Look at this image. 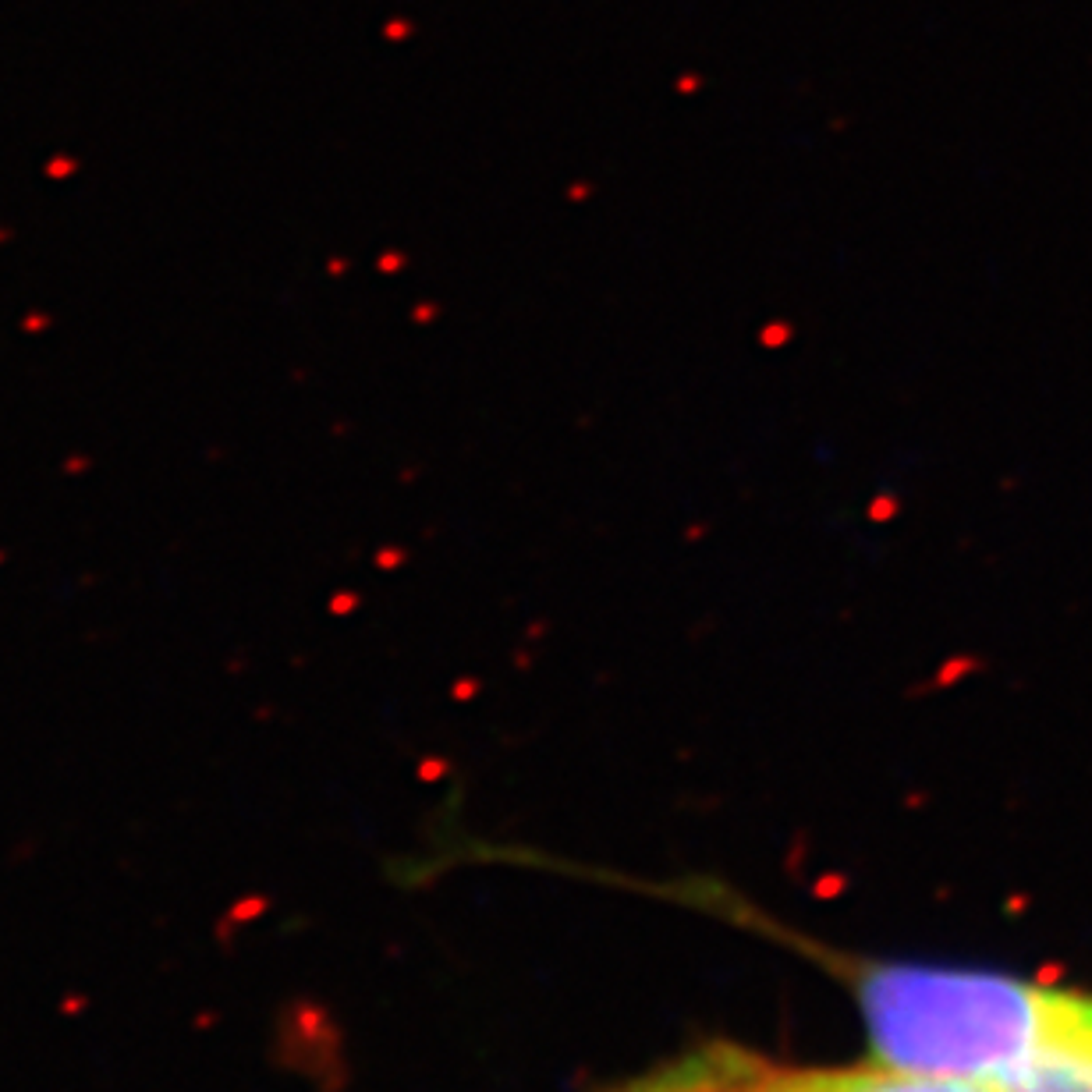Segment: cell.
<instances>
[{
	"label": "cell",
	"mask_w": 1092,
	"mask_h": 1092,
	"mask_svg": "<svg viewBox=\"0 0 1092 1092\" xmlns=\"http://www.w3.org/2000/svg\"><path fill=\"white\" fill-rule=\"evenodd\" d=\"M858 1000L880 1064L901 1072L1000 1089L1032 1064L1092 1053V997L1011 976L876 965Z\"/></svg>",
	"instance_id": "1"
},
{
	"label": "cell",
	"mask_w": 1092,
	"mask_h": 1092,
	"mask_svg": "<svg viewBox=\"0 0 1092 1092\" xmlns=\"http://www.w3.org/2000/svg\"><path fill=\"white\" fill-rule=\"evenodd\" d=\"M607 1092H993L986 1085L954 1082L901 1068H784L759 1053L734 1046H706L685 1053Z\"/></svg>",
	"instance_id": "2"
},
{
	"label": "cell",
	"mask_w": 1092,
	"mask_h": 1092,
	"mask_svg": "<svg viewBox=\"0 0 1092 1092\" xmlns=\"http://www.w3.org/2000/svg\"><path fill=\"white\" fill-rule=\"evenodd\" d=\"M993 1092H1092V1053L1032 1064Z\"/></svg>",
	"instance_id": "3"
}]
</instances>
